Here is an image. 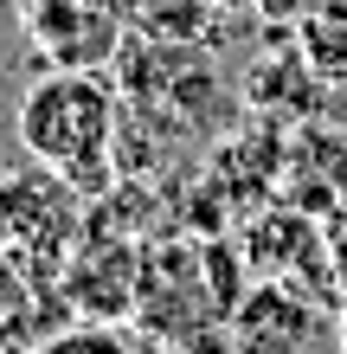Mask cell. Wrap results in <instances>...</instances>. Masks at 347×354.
<instances>
[{
	"instance_id": "obj_1",
	"label": "cell",
	"mask_w": 347,
	"mask_h": 354,
	"mask_svg": "<svg viewBox=\"0 0 347 354\" xmlns=\"http://www.w3.org/2000/svg\"><path fill=\"white\" fill-rule=\"evenodd\" d=\"M116 77L110 71H52L19 97L13 136L26 142V155L52 174H71L77 161L116 155Z\"/></svg>"
},
{
	"instance_id": "obj_2",
	"label": "cell",
	"mask_w": 347,
	"mask_h": 354,
	"mask_svg": "<svg viewBox=\"0 0 347 354\" xmlns=\"http://www.w3.org/2000/svg\"><path fill=\"white\" fill-rule=\"evenodd\" d=\"M129 0H26V39L52 71H103L129 46Z\"/></svg>"
},
{
	"instance_id": "obj_3",
	"label": "cell",
	"mask_w": 347,
	"mask_h": 354,
	"mask_svg": "<svg viewBox=\"0 0 347 354\" xmlns=\"http://www.w3.org/2000/svg\"><path fill=\"white\" fill-rule=\"evenodd\" d=\"M58 283H65L77 316L122 322V316H135V297H141V252L129 239H84V252L65 264Z\"/></svg>"
},
{
	"instance_id": "obj_4",
	"label": "cell",
	"mask_w": 347,
	"mask_h": 354,
	"mask_svg": "<svg viewBox=\"0 0 347 354\" xmlns=\"http://www.w3.org/2000/svg\"><path fill=\"white\" fill-rule=\"evenodd\" d=\"M315 335V303L296 283L264 277L244 290V303L232 309V342L238 354H302Z\"/></svg>"
},
{
	"instance_id": "obj_5",
	"label": "cell",
	"mask_w": 347,
	"mask_h": 354,
	"mask_svg": "<svg viewBox=\"0 0 347 354\" xmlns=\"http://www.w3.org/2000/svg\"><path fill=\"white\" fill-rule=\"evenodd\" d=\"M315 245V219L302 213H257L251 225H244V258H251V270H296V258Z\"/></svg>"
},
{
	"instance_id": "obj_6",
	"label": "cell",
	"mask_w": 347,
	"mask_h": 354,
	"mask_svg": "<svg viewBox=\"0 0 347 354\" xmlns=\"http://www.w3.org/2000/svg\"><path fill=\"white\" fill-rule=\"evenodd\" d=\"M244 264H251V258H244V245H226V239H206V245H199V277H206V297H212V309L226 322H232V309L244 303V290H251V283H244Z\"/></svg>"
},
{
	"instance_id": "obj_7",
	"label": "cell",
	"mask_w": 347,
	"mask_h": 354,
	"mask_svg": "<svg viewBox=\"0 0 347 354\" xmlns=\"http://www.w3.org/2000/svg\"><path fill=\"white\" fill-rule=\"evenodd\" d=\"M129 7L135 26L155 39H199V26H206V0H129Z\"/></svg>"
},
{
	"instance_id": "obj_8",
	"label": "cell",
	"mask_w": 347,
	"mask_h": 354,
	"mask_svg": "<svg viewBox=\"0 0 347 354\" xmlns=\"http://www.w3.org/2000/svg\"><path fill=\"white\" fill-rule=\"evenodd\" d=\"M26 354H129V348H122V335H116V328L84 322V328H58V335L32 342Z\"/></svg>"
},
{
	"instance_id": "obj_9",
	"label": "cell",
	"mask_w": 347,
	"mask_h": 354,
	"mask_svg": "<svg viewBox=\"0 0 347 354\" xmlns=\"http://www.w3.org/2000/svg\"><path fill=\"white\" fill-rule=\"evenodd\" d=\"M302 58H283V71H270V58H264V65L251 71V103H309V91H302Z\"/></svg>"
},
{
	"instance_id": "obj_10",
	"label": "cell",
	"mask_w": 347,
	"mask_h": 354,
	"mask_svg": "<svg viewBox=\"0 0 347 354\" xmlns=\"http://www.w3.org/2000/svg\"><path fill=\"white\" fill-rule=\"evenodd\" d=\"M302 58H309V71H347V19L328 13V26L309 19L302 26Z\"/></svg>"
},
{
	"instance_id": "obj_11",
	"label": "cell",
	"mask_w": 347,
	"mask_h": 354,
	"mask_svg": "<svg viewBox=\"0 0 347 354\" xmlns=\"http://www.w3.org/2000/svg\"><path fill=\"white\" fill-rule=\"evenodd\" d=\"M174 354H238V342H232L226 322H206V328H193L187 342H174Z\"/></svg>"
},
{
	"instance_id": "obj_12",
	"label": "cell",
	"mask_w": 347,
	"mask_h": 354,
	"mask_svg": "<svg viewBox=\"0 0 347 354\" xmlns=\"http://www.w3.org/2000/svg\"><path fill=\"white\" fill-rule=\"evenodd\" d=\"M341 354H347V309H341Z\"/></svg>"
}]
</instances>
